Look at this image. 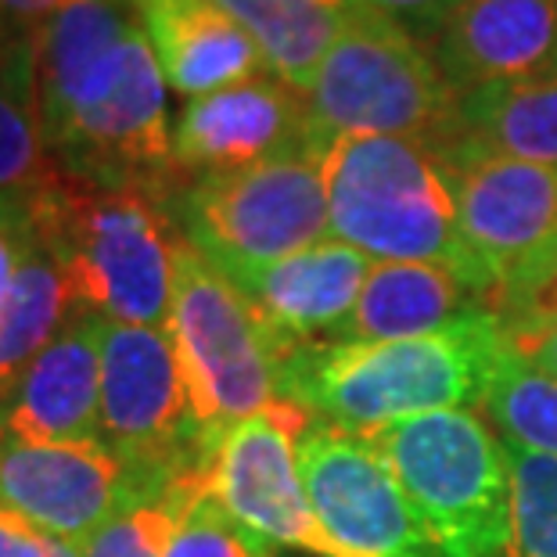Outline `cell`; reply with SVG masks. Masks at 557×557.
Listing matches in <instances>:
<instances>
[{"label":"cell","instance_id":"6da1fadb","mask_svg":"<svg viewBox=\"0 0 557 557\" xmlns=\"http://www.w3.org/2000/svg\"><path fill=\"white\" fill-rule=\"evenodd\" d=\"M507 349L500 317L471 310L429 335L284 352L277 396L317 421L367 435L418 413L479 407Z\"/></svg>","mask_w":557,"mask_h":557},{"label":"cell","instance_id":"7a4b0ae2","mask_svg":"<svg viewBox=\"0 0 557 557\" xmlns=\"http://www.w3.org/2000/svg\"><path fill=\"white\" fill-rule=\"evenodd\" d=\"M324 187L331 238L382 263L446 267L490 310L496 306V284L460 234L454 187L438 148L393 134L331 137Z\"/></svg>","mask_w":557,"mask_h":557},{"label":"cell","instance_id":"3957f363","mask_svg":"<svg viewBox=\"0 0 557 557\" xmlns=\"http://www.w3.org/2000/svg\"><path fill=\"white\" fill-rule=\"evenodd\" d=\"M44 242L62 256L83 313L112 324L170 327L184 231L173 206L140 187L62 173L33 195Z\"/></svg>","mask_w":557,"mask_h":557},{"label":"cell","instance_id":"277c9868","mask_svg":"<svg viewBox=\"0 0 557 557\" xmlns=\"http://www.w3.org/2000/svg\"><path fill=\"white\" fill-rule=\"evenodd\" d=\"M438 557H507V446L471 410H432L367 432Z\"/></svg>","mask_w":557,"mask_h":557},{"label":"cell","instance_id":"5b68a950","mask_svg":"<svg viewBox=\"0 0 557 557\" xmlns=\"http://www.w3.org/2000/svg\"><path fill=\"white\" fill-rule=\"evenodd\" d=\"M317 140L342 134L418 137L449 148L460 137V94L424 44L382 11L349 0L335 47L306 90Z\"/></svg>","mask_w":557,"mask_h":557},{"label":"cell","instance_id":"8992f818","mask_svg":"<svg viewBox=\"0 0 557 557\" xmlns=\"http://www.w3.org/2000/svg\"><path fill=\"white\" fill-rule=\"evenodd\" d=\"M324 140L231 173L195 176L173 201L184 238L231 281L327 242Z\"/></svg>","mask_w":557,"mask_h":557},{"label":"cell","instance_id":"52a82bcc","mask_svg":"<svg viewBox=\"0 0 557 557\" xmlns=\"http://www.w3.org/2000/svg\"><path fill=\"white\" fill-rule=\"evenodd\" d=\"M170 338L181 360L195 421L209 443L274 407L277 346L263 320L216 263L184 238L176 256Z\"/></svg>","mask_w":557,"mask_h":557},{"label":"cell","instance_id":"ba28073f","mask_svg":"<svg viewBox=\"0 0 557 557\" xmlns=\"http://www.w3.org/2000/svg\"><path fill=\"white\" fill-rule=\"evenodd\" d=\"M101 446L126 468L137 500L206 468L212 443L195 421L170 331L104 320Z\"/></svg>","mask_w":557,"mask_h":557},{"label":"cell","instance_id":"9c48e42d","mask_svg":"<svg viewBox=\"0 0 557 557\" xmlns=\"http://www.w3.org/2000/svg\"><path fill=\"white\" fill-rule=\"evenodd\" d=\"M310 421V413L288 399L238 421L212 443L206 482L223 511L259 540L299 547L313 557H346L320 529L302 485L299 438Z\"/></svg>","mask_w":557,"mask_h":557},{"label":"cell","instance_id":"30bf717a","mask_svg":"<svg viewBox=\"0 0 557 557\" xmlns=\"http://www.w3.org/2000/svg\"><path fill=\"white\" fill-rule=\"evenodd\" d=\"M438 156L465 245L493 277L496 295L550 263L557 256V170L496 156L471 140H454Z\"/></svg>","mask_w":557,"mask_h":557},{"label":"cell","instance_id":"8fae6325","mask_svg":"<svg viewBox=\"0 0 557 557\" xmlns=\"http://www.w3.org/2000/svg\"><path fill=\"white\" fill-rule=\"evenodd\" d=\"M299 471L320 529L346 557H438L367 435L313 418L299 438Z\"/></svg>","mask_w":557,"mask_h":557},{"label":"cell","instance_id":"7c38bea8","mask_svg":"<svg viewBox=\"0 0 557 557\" xmlns=\"http://www.w3.org/2000/svg\"><path fill=\"white\" fill-rule=\"evenodd\" d=\"M137 493L101 443H26L0 435V507L44 536L83 547Z\"/></svg>","mask_w":557,"mask_h":557},{"label":"cell","instance_id":"4fadbf2b","mask_svg":"<svg viewBox=\"0 0 557 557\" xmlns=\"http://www.w3.org/2000/svg\"><path fill=\"white\" fill-rule=\"evenodd\" d=\"M313 137L306 94L256 76L184 104L173 123V162L195 181L284 156Z\"/></svg>","mask_w":557,"mask_h":557},{"label":"cell","instance_id":"5bb4252c","mask_svg":"<svg viewBox=\"0 0 557 557\" xmlns=\"http://www.w3.org/2000/svg\"><path fill=\"white\" fill-rule=\"evenodd\" d=\"M367 274H371V259L346 242L327 238L263 270H252L234 284L270 331L281 363L292 349L331 346L346 338Z\"/></svg>","mask_w":557,"mask_h":557},{"label":"cell","instance_id":"9a60e30c","mask_svg":"<svg viewBox=\"0 0 557 557\" xmlns=\"http://www.w3.org/2000/svg\"><path fill=\"white\" fill-rule=\"evenodd\" d=\"M457 94L557 69V0H465L429 44Z\"/></svg>","mask_w":557,"mask_h":557},{"label":"cell","instance_id":"2e32d148","mask_svg":"<svg viewBox=\"0 0 557 557\" xmlns=\"http://www.w3.org/2000/svg\"><path fill=\"white\" fill-rule=\"evenodd\" d=\"M101 349L104 317L79 313L29 371L0 421L26 443H101Z\"/></svg>","mask_w":557,"mask_h":557},{"label":"cell","instance_id":"e0dca14e","mask_svg":"<svg viewBox=\"0 0 557 557\" xmlns=\"http://www.w3.org/2000/svg\"><path fill=\"white\" fill-rule=\"evenodd\" d=\"M140 18L156 47L165 87L184 94L187 101L267 76V58L259 44L216 0L140 8Z\"/></svg>","mask_w":557,"mask_h":557},{"label":"cell","instance_id":"ac0fdd59","mask_svg":"<svg viewBox=\"0 0 557 557\" xmlns=\"http://www.w3.org/2000/svg\"><path fill=\"white\" fill-rule=\"evenodd\" d=\"M471 310H490L454 270L432 263H374L342 342L413 338Z\"/></svg>","mask_w":557,"mask_h":557},{"label":"cell","instance_id":"d6986e66","mask_svg":"<svg viewBox=\"0 0 557 557\" xmlns=\"http://www.w3.org/2000/svg\"><path fill=\"white\" fill-rule=\"evenodd\" d=\"M79 299L62 256L44 242L37 227V245L22 259L11 284L4 310H0V421L15 399V388L29 363L79 317Z\"/></svg>","mask_w":557,"mask_h":557},{"label":"cell","instance_id":"ffe728a7","mask_svg":"<svg viewBox=\"0 0 557 557\" xmlns=\"http://www.w3.org/2000/svg\"><path fill=\"white\" fill-rule=\"evenodd\" d=\"M62 176L37 94V33L0 26V198L37 195Z\"/></svg>","mask_w":557,"mask_h":557},{"label":"cell","instance_id":"44dd1931","mask_svg":"<svg viewBox=\"0 0 557 557\" xmlns=\"http://www.w3.org/2000/svg\"><path fill=\"white\" fill-rule=\"evenodd\" d=\"M457 140L557 170V69L460 94Z\"/></svg>","mask_w":557,"mask_h":557},{"label":"cell","instance_id":"7402d4cb","mask_svg":"<svg viewBox=\"0 0 557 557\" xmlns=\"http://www.w3.org/2000/svg\"><path fill=\"white\" fill-rule=\"evenodd\" d=\"M248 29L267 58V69L295 90H310L335 47L346 4L342 0H216Z\"/></svg>","mask_w":557,"mask_h":557},{"label":"cell","instance_id":"603a6c76","mask_svg":"<svg viewBox=\"0 0 557 557\" xmlns=\"http://www.w3.org/2000/svg\"><path fill=\"white\" fill-rule=\"evenodd\" d=\"M482 407L504 443L557 457V377L521 360L515 349L496 367Z\"/></svg>","mask_w":557,"mask_h":557},{"label":"cell","instance_id":"cb8c5ba5","mask_svg":"<svg viewBox=\"0 0 557 557\" xmlns=\"http://www.w3.org/2000/svg\"><path fill=\"white\" fill-rule=\"evenodd\" d=\"M176 500V525L165 557H274L270 543L234 521L209 493L206 468L170 485Z\"/></svg>","mask_w":557,"mask_h":557},{"label":"cell","instance_id":"d4e9b609","mask_svg":"<svg viewBox=\"0 0 557 557\" xmlns=\"http://www.w3.org/2000/svg\"><path fill=\"white\" fill-rule=\"evenodd\" d=\"M507 446L511 465V543L507 557H557V457Z\"/></svg>","mask_w":557,"mask_h":557},{"label":"cell","instance_id":"484cf974","mask_svg":"<svg viewBox=\"0 0 557 557\" xmlns=\"http://www.w3.org/2000/svg\"><path fill=\"white\" fill-rule=\"evenodd\" d=\"M176 525V500L165 490L156 500H134L83 543V557H165Z\"/></svg>","mask_w":557,"mask_h":557},{"label":"cell","instance_id":"4316f807","mask_svg":"<svg viewBox=\"0 0 557 557\" xmlns=\"http://www.w3.org/2000/svg\"><path fill=\"white\" fill-rule=\"evenodd\" d=\"M37 245V206L33 195H8L0 198V310L15 284V274L29 248Z\"/></svg>","mask_w":557,"mask_h":557},{"label":"cell","instance_id":"83f0119b","mask_svg":"<svg viewBox=\"0 0 557 557\" xmlns=\"http://www.w3.org/2000/svg\"><path fill=\"white\" fill-rule=\"evenodd\" d=\"M360 4L382 11V15L396 18L407 29L435 33L465 0H360Z\"/></svg>","mask_w":557,"mask_h":557},{"label":"cell","instance_id":"f1b7e54d","mask_svg":"<svg viewBox=\"0 0 557 557\" xmlns=\"http://www.w3.org/2000/svg\"><path fill=\"white\" fill-rule=\"evenodd\" d=\"M507 342H511V349L521 360H529L532 367H540V371L557 377V320H543V324L507 331Z\"/></svg>","mask_w":557,"mask_h":557},{"label":"cell","instance_id":"f546056e","mask_svg":"<svg viewBox=\"0 0 557 557\" xmlns=\"http://www.w3.org/2000/svg\"><path fill=\"white\" fill-rule=\"evenodd\" d=\"M0 557H51V536L0 507Z\"/></svg>","mask_w":557,"mask_h":557},{"label":"cell","instance_id":"4dcf8cb0","mask_svg":"<svg viewBox=\"0 0 557 557\" xmlns=\"http://www.w3.org/2000/svg\"><path fill=\"white\" fill-rule=\"evenodd\" d=\"M69 0H0V26L40 33Z\"/></svg>","mask_w":557,"mask_h":557},{"label":"cell","instance_id":"1f68e13d","mask_svg":"<svg viewBox=\"0 0 557 557\" xmlns=\"http://www.w3.org/2000/svg\"><path fill=\"white\" fill-rule=\"evenodd\" d=\"M51 557H83V547L65 540H51Z\"/></svg>","mask_w":557,"mask_h":557},{"label":"cell","instance_id":"d6a6232c","mask_svg":"<svg viewBox=\"0 0 557 557\" xmlns=\"http://www.w3.org/2000/svg\"><path fill=\"white\" fill-rule=\"evenodd\" d=\"M156 4H184V0H137V8H156Z\"/></svg>","mask_w":557,"mask_h":557},{"label":"cell","instance_id":"836d02e7","mask_svg":"<svg viewBox=\"0 0 557 557\" xmlns=\"http://www.w3.org/2000/svg\"><path fill=\"white\" fill-rule=\"evenodd\" d=\"M342 4H346V0H342Z\"/></svg>","mask_w":557,"mask_h":557}]
</instances>
